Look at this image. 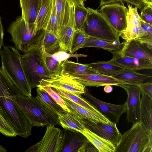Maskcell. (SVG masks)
Returning a JSON list of instances; mask_svg holds the SVG:
<instances>
[{"label":"cell","mask_w":152,"mask_h":152,"mask_svg":"<svg viewBox=\"0 0 152 152\" xmlns=\"http://www.w3.org/2000/svg\"><path fill=\"white\" fill-rule=\"evenodd\" d=\"M19 93L18 88L0 67V114L18 135L26 138L31 135L33 126L17 104L9 97Z\"/></svg>","instance_id":"cell-1"},{"label":"cell","mask_w":152,"mask_h":152,"mask_svg":"<svg viewBox=\"0 0 152 152\" xmlns=\"http://www.w3.org/2000/svg\"><path fill=\"white\" fill-rule=\"evenodd\" d=\"M33 127L60 125L56 113L46 107L37 96L29 97L20 93L10 96Z\"/></svg>","instance_id":"cell-2"},{"label":"cell","mask_w":152,"mask_h":152,"mask_svg":"<svg viewBox=\"0 0 152 152\" xmlns=\"http://www.w3.org/2000/svg\"><path fill=\"white\" fill-rule=\"evenodd\" d=\"M1 68L21 94L32 96L31 88L26 77L21 62V55L15 47L4 46L0 51Z\"/></svg>","instance_id":"cell-3"},{"label":"cell","mask_w":152,"mask_h":152,"mask_svg":"<svg viewBox=\"0 0 152 152\" xmlns=\"http://www.w3.org/2000/svg\"><path fill=\"white\" fill-rule=\"evenodd\" d=\"M42 39L37 44L21 55L22 66L32 89L37 87L42 80L49 75L43 56Z\"/></svg>","instance_id":"cell-4"},{"label":"cell","mask_w":152,"mask_h":152,"mask_svg":"<svg viewBox=\"0 0 152 152\" xmlns=\"http://www.w3.org/2000/svg\"><path fill=\"white\" fill-rule=\"evenodd\" d=\"M115 152H152V136L140 122L122 135Z\"/></svg>","instance_id":"cell-5"},{"label":"cell","mask_w":152,"mask_h":152,"mask_svg":"<svg viewBox=\"0 0 152 152\" xmlns=\"http://www.w3.org/2000/svg\"><path fill=\"white\" fill-rule=\"evenodd\" d=\"M87 15L82 29L90 37L111 42H120L117 32L97 10L88 7Z\"/></svg>","instance_id":"cell-6"},{"label":"cell","mask_w":152,"mask_h":152,"mask_svg":"<svg viewBox=\"0 0 152 152\" xmlns=\"http://www.w3.org/2000/svg\"><path fill=\"white\" fill-rule=\"evenodd\" d=\"M7 31L11 35V41L15 48L24 53L37 44L45 32L42 29L36 32L35 29L29 28L21 16H18L12 22Z\"/></svg>","instance_id":"cell-7"},{"label":"cell","mask_w":152,"mask_h":152,"mask_svg":"<svg viewBox=\"0 0 152 152\" xmlns=\"http://www.w3.org/2000/svg\"><path fill=\"white\" fill-rule=\"evenodd\" d=\"M70 114L87 129L100 136L110 141L115 146L122 135L116 124H108L98 121L84 116L69 108Z\"/></svg>","instance_id":"cell-8"},{"label":"cell","mask_w":152,"mask_h":152,"mask_svg":"<svg viewBox=\"0 0 152 152\" xmlns=\"http://www.w3.org/2000/svg\"><path fill=\"white\" fill-rule=\"evenodd\" d=\"M128 8L127 13V26L121 34L120 36L127 42L134 39L152 47V37L145 31L141 26L140 18L137 8L132 5L127 4Z\"/></svg>","instance_id":"cell-9"},{"label":"cell","mask_w":152,"mask_h":152,"mask_svg":"<svg viewBox=\"0 0 152 152\" xmlns=\"http://www.w3.org/2000/svg\"><path fill=\"white\" fill-rule=\"evenodd\" d=\"M64 130L54 126L47 125L45 133L41 140L31 146L26 152H61L64 147Z\"/></svg>","instance_id":"cell-10"},{"label":"cell","mask_w":152,"mask_h":152,"mask_svg":"<svg viewBox=\"0 0 152 152\" xmlns=\"http://www.w3.org/2000/svg\"><path fill=\"white\" fill-rule=\"evenodd\" d=\"M45 86L60 89L78 96H81L86 89V86L62 70L58 73L47 75L37 87Z\"/></svg>","instance_id":"cell-11"},{"label":"cell","mask_w":152,"mask_h":152,"mask_svg":"<svg viewBox=\"0 0 152 152\" xmlns=\"http://www.w3.org/2000/svg\"><path fill=\"white\" fill-rule=\"evenodd\" d=\"M102 6L100 11L103 16L118 32L121 33L127 25V13L128 9L123 1Z\"/></svg>","instance_id":"cell-12"},{"label":"cell","mask_w":152,"mask_h":152,"mask_svg":"<svg viewBox=\"0 0 152 152\" xmlns=\"http://www.w3.org/2000/svg\"><path fill=\"white\" fill-rule=\"evenodd\" d=\"M82 95L102 115L113 123H118L122 114L126 112V102L122 104L116 105L103 102L93 96L86 88Z\"/></svg>","instance_id":"cell-13"},{"label":"cell","mask_w":152,"mask_h":152,"mask_svg":"<svg viewBox=\"0 0 152 152\" xmlns=\"http://www.w3.org/2000/svg\"><path fill=\"white\" fill-rule=\"evenodd\" d=\"M119 86L123 88L127 95L126 102L127 121L133 124L139 122L141 94L140 87L126 84L121 85Z\"/></svg>","instance_id":"cell-14"},{"label":"cell","mask_w":152,"mask_h":152,"mask_svg":"<svg viewBox=\"0 0 152 152\" xmlns=\"http://www.w3.org/2000/svg\"><path fill=\"white\" fill-rule=\"evenodd\" d=\"M125 42L123 49L119 52L120 54L152 63V49L147 45L134 39Z\"/></svg>","instance_id":"cell-15"},{"label":"cell","mask_w":152,"mask_h":152,"mask_svg":"<svg viewBox=\"0 0 152 152\" xmlns=\"http://www.w3.org/2000/svg\"><path fill=\"white\" fill-rule=\"evenodd\" d=\"M68 75L86 87H98L107 85L119 86L120 85L123 84L122 82L113 76H106L100 74H87L75 75Z\"/></svg>","instance_id":"cell-16"},{"label":"cell","mask_w":152,"mask_h":152,"mask_svg":"<svg viewBox=\"0 0 152 152\" xmlns=\"http://www.w3.org/2000/svg\"><path fill=\"white\" fill-rule=\"evenodd\" d=\"M111 62L125 69L139 70L152 68V63L137 58L121 55L119 52H112Z\"/></svg>","instance_id":"cell-17"},{"label":"cell","mask_w":152,"mask_h":152,"mask_svg":"<svg viewBox=\"0 0 152 152\" xmlns=\"http://www.w3.org/2000/svg\"><path fill=\"white\" fill-rule=\"evenodd\" d=\"M76 30L74 16V7H70L69 18L67 24L60 31L58 38L59 51H69L74 33Z\"/></svg>","instance_id":"cell-18"},{"label":"cell","mask_w":152,"mask_h":152,"mask_svg":"<svg viewBox=\"0 0 152 152\" xmlns=\"http://www.w3.org/2000/svg\"><path fill=\"white\" fill-rule=\"evenodd\" d=\"M22 17L28 27L34 28L40 10L42 0H20Z\"/></svg>","instance_id":"cell-19"},{"label":"cell","mask_w":152,"mask_h":152,"mask_svg":"<svg viewBox=\"0 0 152 152\" xmlns=\"http://www.w3.org/2000/svg\"><path fill=\"white\" fill-rule=\"evenodd\" d=\"M65 139L61 152H77L88 139L82 133L73 129H64Z\"/></svg>","instance_id":"cell-20"},{"label":"cell","mask_w":152,"mask_h":152,"mask_svg":"<svg viewBox=\"0 0 152 152\" xmlns=\"http://www.w3.org/2000/svg\"><path fill=\"white\" fill-rule=\"evenodd\" d=\"M113 77L123 84L137 86L146 79L151 77L148 74H141L126 69H124Z\"/></svg>","instance_id":"cell-21"},{"label":"cell","mask_w":152,"mask_h":152,"mask_svg":"<svg viewBox=\"0 0 152 152\" xmlns=\"http://www.w3.org/2000/svg\"><path fill=\"white\" fill-rule=\"evenodd\" d=\"M139 122L152 136V99L145 94L141 98Z\"/></svg>","instance_id":"cell-22"},{"label":"cell","mask_w":152,"mask_h":152,"mask_svg":"<svg viewBox=\"0 0 152 152\" xmlns=\"http://www.w3.org/2000/svg\"><path fill=\"white\" fill-rule=\"evenodd\" d=\"M82 134L95 146L99 152H115V146L110 141L86 128Z\"/></svg>","instance_id":"cell-23"},{"label":"cell","mask_w":152,"mask_h":152,"mask_svg":"<svg viewBox=\"0 0 152 152\" xmlns=\"http://www.w3.org/2000/svg\"><path fill=\"white\" fill-rule=\"evenodd\" d=\"M53 0H42L41 8L35 22L36 30H45L51 15Z\"/></svg>","instance_id":"cell-24"},{"label":"cell","mask_w":152,"mask_h":152,"mask_svg":"<svg viewBox=\"0 0 152 152\" xmlns=\"http://www.w3.org/2000/svg\"><path fill=\"white\" fill-rule=\"evenodd\" d=\"M111 42L89 37L81 48L94 47L101 48L109 51L118 52L121 51L125 45V41L121 43Z\"/></svg>","instance_id":"cell-25"},{"label":"cell","mask_w":152,"mask_h":152,"mask_svg":"<svg viewBox=\"0 0 152 152\" xmlns=\"http://www.w3.org/2000/svg\"><path fill=\"white\" fill-rule=\"evenodd\" d=\"M62 71L71 75L87 74H99L86 64H82L72 61L68 59L62 62Z\"/></svg>","instance_id":"cell-26"},{"label":"cell","mask_w":152,"mask_h":152,"mask_svg":"<svg viewBox=\"0 0 152 152\" xmlns=\"http://www.w3.org/2000/svg\"><path fill=\"white\" fill-rule=\"evenodd\" d=\"M87 64L99 74L110 76H113L125 69L110 61H97Z\"/></svg>","instance_id":"cell-27"},{"label":"cell","mask_w":152,"mask_h":152,"mask_svg":"<svg viewBox=\"0 0 152 152\" xmlns=\"http://www.w3.org/2000/svg\"><path fill=\"white\" fill-rule=\"evenodd\" d=\"M55 5L59 34L61 28L68 23L70 7L66 0H55Z\"/></svg>","instance_id":"cell-28"},{"label":"cell","mask_w":152,"mask_h":152,"mask_svg":"<svg viewBox=\"0 0 152 152\" xmlns=\"http://www.w3.org/2000/svg\"><path fill=\"white\" fill-rule=\"evenodd\" d=\"M68 107L70 108L81 114L98 121L108 124H114L102 114L89 111L71 100L61 97Z\"/></svg>","instance_id":"cell-29"},{"label":"cell","mask_w":152,"mask_h":152,"mask_svg":"<svg viewBox=\"0 0 152 152\" xmlns=\"http://www.w3.org/2000/svg\"><path fill=\"white\" fill-rule=\"evenodd\" d=\"M37 97L43 105L48 109L58 115L67 112L42 87H37Z\"/></svg>","instance_id":"cell-30"},{"label":"cell","mask_w":152,"mask_h":152,"mask_svg":"<svg viewBox=\"0 0 152 152\" xmlns=\"http://www.w3.org/2000/svg\"><path fill=\"white\" fill-rule=\"evenodd\" d=\"M51 88L61 97L68 99L89 111L102 114L93 106L83 97L82 96H78L60 89L54 87H51Z\"/></svg>","instance_id":"cell-31"},{"label":"cell","mask_w":152,"mask_h":152,"mask_svg":"<svg viewBox=\"0 0 152 152\" xmlns=\"http://www.w3.org/2000/svg\"><path fill=\"white\" fill-rule=\"evenodd\" d=\"M60 125L64 129H73L82 133L84 126L69 112L58 115Z\"/></svg>","instance_id":"cell-32"},{"label":"cell","mask_w":152,"mask_h":152,"mask_svg":"<svg viewBox=\"0 0 152 152\" xmlns=\"http://www.w3.org/2000/svg\"><path fill=\"white\" fill-rule=\"evenodd\" d=\"M42 44L45 52L49 54H53L59 51L58 38L51 31H45Z\"/></svg>","instance_id":"cell-33"},{"label":"cell","mask_w":152,"mask_h":152,"mask_svg":"<svg viewBox=\"0 0 152 152\" xmlns=\"http://www.w3.org/2000/svg\"><path fill=\"white\" fill-rule=\"evenodd\" d=\"M42 49L44 60L49 75L60 73L63 69L62 62L57 61L52 54L46 52L43 44Z\"/></svg>","instance_id":"cell-34"},{"label":"cell","mask_w":152,"mask_h":152,"mask_svg":"<svg viewBox=\"0 0 152 152\" xmlns=\"http://www.w3.org/2000/svg\"><path fill=\"white\" fill-rule=\"evenodd\" d=\"M89 37L82 29H77L74 33L70 53H73L82 46Z\"/></svg>","instance_id":"cell-35"},{"label":"cell","mask_w":152,"mask_h":152,"mask_svg":"<svg viewBox=\"0 0 152 152\" xmlns=\"http://www.w3.org/2000/svg\"><path fill=\"white\" fill-rule=\"evenodd\" d=\"M88 13L87 8L84 6L76 5L74 6V16L76 30L82 29Z\"/></svg>","instance_id":"cell-36"},{"label":"cell","mask_w":152,"mask_h":152,"mask_svg":"<svg viewBox=\"0 0 152 152\" xmlns=\"http://www.w3.org/2000/svg\"><path fill=\"white\" fill-rule=\"evenodd\" d=\"M45 30L53 32L58 38L59 30L56 17L55 0H53L51 15L47 26Z\"/></svg>","instance_id":"cell-37"},{"label":"cell","mask_w":152,"mask_h":152,"mask_svg":"<svg viewBox=\"0 0 152 152\" xmlns=\"http://www.w3.org/2000/svg\"><path fill=\"white\" fill-rule=\"evenodd\" d=\"M39 87H41L45 90L65 111L67 112H70L69 109L67 107L62 97L52 89L50 87L47 86Z\"/></svg>","instance_id":"cell-38"},{"label":"cell","mask_w":152,"mask_h":152,"mask_svg":"<svg viewBox=\"0 0 152 152\" xmlns=\"http://www.w3.org/2000/svg\"><path fill=\"white\" fill-rule=\"evenodd\" d=\"M0 132L7 137H15L18 135L14 129L0 114Z\"/></svg>","instance_id":"cell-39"},{"label":"cell","mask_w":152,"mask_h":152,"mask_svg":"<svg viewBox=\"0 0 152 152\" xmlns=\"http://www.w3.org/2000/svg\"><path fill=\"white\" fill-rule=\"evenodd\" d=\"M52 55L56 60L61 62H63L71 57H75L78 59L79 57L87 56L83 54L69 53L63 51H59Z\"/></svg>","instance_id":"cell-40"},{"label":"cell","mask_w":152,"mask_h":152,"mask_svg":"<svg viewBox=\"0 0 152 152\" xmlns=\"http://www.w3.org/2000/svg\"><path fill=\"white\" fill-rule=\"evenodd\" d=\"M139 16L143 20L152 25V7L145 5L141 10Z\"/></svg>","instance_id":"cell-41"},{"label":"cell","mask_w":152,"mask_h":152,"mask_svg":"<svg viewBox=\"0 0 152 152\" xmlns=\"http://www.w3.org/2000/svg\"><path fill=\"white\" fill-rule=\"evenodd\" d=\"M140 89L141 93L146 95L152 99V82L151 81L148 82L142 83L138 86Z\"/></svg>","instance_id":"cell-42"},{"label":"cell","mask_w":152,"mask_h":152,"mask_svg":"<svg viewBox=\"0 0 152 152\" xmlns=\"http://www.w3.org/2000/svg\"><path fill=\"white\" fill-rule=\"evenodd\" d=\"M77 152H99L95 146L88 140L78 150Z\"/></svg>","instance_id":"cell-43"},{"label":"cell","mask_w":152,"mask_h":152,"mask_svg":"<svg viewBox=\"0 0 152 152\" xmlns=\"http://www.w3.org/2000/svg\"><path fill=\"white\" fill-rule=\"evenodd\" d=\"M70 7H74L76 5L84 6L82 0H66Z\"/></svg>","instance_id":"cell-44"},{"label":"cell","mask_w":152,"mask_h":152,"mask_svg":"<svg viewBox=\"0 0 152 152\" xmlns=\"http://www.w3.org/2000/svg\"><path fill=\"white\" fill-rule=\"evenodd\" d=\"M4 35L3 27L1 22V19L0 15V51L2 46L3 45V37Z\"/></svg>","instance_id":"cell-45"},{"label":"cell","mask_w":152,"mask_h":152,"mask_svg":"<svg viewBox=\"0 0 152 152\" xmlns=\"http://www.w3.org/2000/svg\"><path fill=\"white\" fill-rule=\"evenodd\" d=\"M104 90V91L106 93H110L113 91V88L111 85H106L105 86Z\"/></svg>","instance_id":"cell-46"},{"label":"cell","mask_w":152,"mask_h":152,"mask_svg":"<svg viewBox=\"0 0 152 152\" xmlns=\"http://www.w3.org/2000/svg\"><path fill=\"white\" fill-rule=\"evenodd\" d=\"M145 5H149L152 7V0H141Z\"/></svg>","instance_id":"cell-47"},{"label":"cell","mask_w":152,"mask_h":152,"mask_svg":"<svg viewBox=\"0 0 152 152\" xmlns=\"http://www.w3.org/2000/svg\"><path fill=\"white\" fill-rule=\"evenodd\" d=\"M7 150L3 146L0 145V152H7Z\"/></svg>","instance_id":"cell-48"},{"label":"cell","mask_w":152,"mask_h":152,"mask_svg":"<svg viewBox=\"0 0 152 152\" xmlns=\"http://www.w3.org/2000/svg\"><path fill=\"white\" fill-rule=\"evenodd\" d=\"M82 1L84 2L85 1H86V0H82Z\"/></svg>","instance_id":"cell-49"}]
</instances>
